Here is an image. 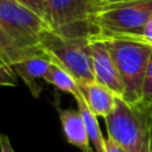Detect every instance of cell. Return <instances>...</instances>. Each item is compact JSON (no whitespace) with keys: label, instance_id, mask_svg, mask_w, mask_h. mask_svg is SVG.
I'll return each mask as SVG.
<instances>
[{"label":"cell","instance_id":"1","mask_svg":"<svg viewBox=\"0 0 152 152\" xmlns=\"http://www.w3.org/2000/svg\"><path fill=\"white\" fill-rule=\"evenodd\" d=\"M47 21L13 0H0V64L16 66L32 56L44 55L40 35Z\"/></svg>","mask_w":152,"mask_h":152},{"label":"cell","instance_id":"2","mask_svg":"<svg viewBox=\"0 0 152 152\" xmlns=\"http://www.w3.org/2000/svg\"><path fill=\"white\" fill-rule=\"evenodd\" d=\"M107 0H45L47 24L66 39H97L96 16Z\"/></svg>","mask_w":152,"mask_h":152},{"label":"cell","instance_id":"3","mask_svg":"<svg viewBox=\"0 0 152 152\" xmlns=\"http://www.w3.org/2000/svg\"><path fill=\"white\" fill-rule=\"evenodd\" d=\"M112 56L124 87L123 99L132 105L142 100L143 84L152 45L137 39H103Z\"/></svg>","mask_w":152,"mask_h":152},{"label":"cell","instance_id":"4","mask_svg":"<svg viewBox=\"0 0 152 152\" xmlns=\"http://www.w3.org/2000/svg\"><path fill=\"white\" fill-rule=\"evenodd\" d=\"M152 20V0L105 3L97 12V39H137Z\"/></svg>","mask_w":152,"mask_h":152},{"label":"cell","instance_id":"5","mask_svg":"<svg viewBox=\"0 0 152 152\" xmlns=\"http://www.w3.org/2000/svg\"><path fill=\"white\" fill-rule=\"evenodd\" d=\"M89 42L91 40L66 39L51 28H45L40 35V48L44 55L52 63L69 72L79 84L95 80Z\"/></svg>","mask_w":152,"mask_h":152},{"label":"cell","instance_id":"6","mask_svg":"<svg viewBox=\"0 0 152 152\" xmlns=\"http://www.w3.org/2000/svg\"><path fill=\"white\" fill-rule=\"evenodd\" d=\"M150 118V110L132 105L118 96L112 112L104 118L108 137L123 145L128 152H144Z\"/></svg>","mask_w":152,"mask_h":152},{"label":"cell","instance_id":"7","mask_svg":"<svg viewBox=\"0 0 152 152\" xmlns=\"http://www.w3.org/2000/svg\"><path fill=\"white\" fill-rule=\"evenodd\" d=\"M89 47H91V59L95 80L99 81L100 84H104L110 89H112L119 97H123V83H121L115 61H113L104 40L92 39L89 42Z\"/></svg>","mask_w":152,"mask_h":152},{"label":"cell","instance_id":"8","mask_svg":"<svg viewBox=\"0 0 152 152\" xmlns=\"http://www.w3.org/2000/svg\"><path fill=\"white\" fill-rule=\"evenodd\" d=\"M81 96L84 97L89 110L99 118H107L112 112L116 103L118 95L105 87L104 84H100L99 81H88V83L79 84Z\"/></svg>","mask_w":152,"mask_h":152},{"label":"cell","instance_id":"9","mask_svg":"<svg viewBox=\"0 0 152 152\" xmlns=\"http://www.w3.org/2000/svg\"><path fill=\"white\" fill-rule=\"evenodd\" d=\"M59 118H60L61 128H63L67 143L77 147L83 152H88L91 150L88 132H87V127L80 111L72 110V108L59 110Z\"/></svg>","mask_w":152,"mask_h":152},{"label":"cell","instance_id":"10","mask_svg":"<svg viewBox=\"0 0 152 152\" xmlns=\"http://www.w3.org/2000/svg\"><path fill=\"white\" fill-rule=\"evenodd\" d=\"M51 64L52 61L47 55H37L13 66V69H15L16 75L28 86L34 96L37 97L42 91V87L37 86L36 81L39 79H44Z\"/></svg>","mask_w":152,"mask_h":152},{"label":"cell","instance_id":"11","mask_svg":"<svg viewBox=\"0 0 152 152\" xmlns=\"http://www.w3.org/2000/svg\"><path fill=\"white\" fill-rule=\"evenodd\" d=\"M75 100L76 104H77V110L80 111L83 120L86 123L92 150L95 152H105V139L103 137L102 131H100L99 123H97V116L89 110V107L87 105L86 100H84V97L81 95L76 96Z\"/></svg>","mask_w":152,"mask_h":152},{"label":"cell","instance_id":"12","mask_svg":"<svg viewBox=\"0 0 152 152\" xmlns=\"http://www.w3.org/2000/svg\"><path fill=\"white\" fill-rule=\"evenodd\" d=\"M43 80L52 84L53 87L60 89L61 92H67V94L72 95L74 99L79 95H81L80 87H79V83L76 81V79L69 72H67L64 68H61L60 66H58L55 63L51 64L50 69L47 71Z\"/></svg>","mask_w":152,"mask_h":152},{"label":"cell","instance_id":"13","mask_svg":"<svg viewBox=\"0 0 152 152\" xmlns=\"http://www.w3.org/2000/svg\"><path fill=\"white\" fill-rule=\"evenodd\" d=\"M137 105L143 108H150L152 110V53L150 61H148L147 72H145L144 84H143V92H142V100Z\"/></svg>","mask_w":152,"mask_h":152},{"label":"cell","instance_id":"14","mask_svg":"<svg viewBox=\"0 0 152 152\" xmlns=\"http://www.w3.org/2000/svg\"><path fill=\"white\" fill-rule=\"evenodd\" d=\"M18 84V75L13 67L0 64V87H15Z\"/></svg>","mask_w":152,"mask_h":152},{"label":"cell","instance_id":"15","mask_svg":"<svg viewBox=\"0 0 152 152\" xmlns=\"http://www.w3.org/2000/svg\"><path fill=\"white\" fill-rule=\"evenodd\" d=\"M13 1L19 3L20 5L26 7L27 10L35 12L36 15H39L40 18H43L47 21V10H45V0H13Z\"/></svg>","mask_w":152,"mask_h":152},{"label":"cell","instance_id":"16","mask_svg":"<svg viewBox=\"0 0 152 152\" xmlns=\"http://www.w3.org/2000/svg\"><path fill=\"white\" fill-rule=\"evenodd\" d=\"M105 152H128L123 145L116 143L113 139L107 137L105 139Z\"/></svg>","mask_w":152,"mask_h":152},{"label":"cell","instance_id":"17","mask_svg":"<svg viewBox=\"0 0 152 152\" xmlns=\"http://www.w3.org/2000/svg\"><path fill=\"white\" fill-rule=\"evenodd\" d=\"M0 152H15L8 135L0 134Z\"/></svg>","mask_w":152,"mask_h":152},{"label":"cell","instance_id":"18","mask_svg":"<svg viewBox=\"0 0 152 152\" xmlns=\"http://www.w3.org/2000/svg\"><path fill=\"white\" fill-rule=\"evenodd\" d=\"M142 42H144V43H147V44L152 45V20L147 24V27H145L144 31H143Z\"/></svg>","mask_w":152,"mask_h":152},{"label":"cell","instance_id":"19","mask_svg":"<svg viewBox=\"0 0 152 152\" xmlns=\"http://www.w3.org/2000/svg\"><path fill=\"white\" fill-rule=\"evenodd\" d=\"M150 110V108H147ZM151 111V118H150V127H148V136H147V142H145V147L144 152H152V110Z\"/></svg>","mask_w":152,"mask_h":152},{"label":"cell","instance_id":"20","mask_svg":"<svg viewBox=\"0 0 152 152\" xmlns=\"http://www.w3.org/2000/svg\"><path fill=\"white\" fill-rule=\"evenodd\" d=\"M108 3H115V1H129V0H107Z\"/></svg>","mask_w":152,"mask_h":152},{"label":"cell","instance_id":"21","mask_svg":"<svg viewBox=\"0 0 152 152\" xmlns=\"http://www.w3.org/2000/svg\"><path fill=\"white\" fill-rule=\"evenodd\" d=\"M88 152H95V151H94V150H92V147H91V150H89Z\"/></svg>","mask_w":152,"mask_h":152}]
</instances>
